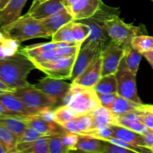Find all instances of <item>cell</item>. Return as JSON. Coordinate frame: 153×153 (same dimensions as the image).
<instances>
[{
    "label": "cell",
    "mask_w": 153,
    "mask_h": 153,
    "mask_svg": "<svg viewBox=\"0 0 153 153\" xmlns=\"http://www.w3.org/2000/svg\"><path fill=\"white\" fill-rule=\"evenodd\" d=\"M35 88L40 90L49 97L55 99L58 103H61L72 87V83H67L64 79L46 77L40 79L38 83L34 85Z\"/></svg>",
    "instance_id": "10"
},
{
    "label": "cell",
    "mask_w": 153,
    "mask_h": 153,
    "mask_svg": "<svg viewBox=\"0 0 153 153\" xmlns=\"http://www.w3.org/2000/svg\"><path fill=\"white\" fill-rule=\"evenodd\" d=\"M143 110L149 111L153 113V105H143Z\"/></svg>",
    "instance_id": "49"
},
{
    "label": "cell",
    "mask_w": 153,
    "mask_h": 153,
    "mask_svg": "<svg viewBox=\"0 0 153 153\" xmlns=\"http://www.w3.org/2000/svg\"><path fill=\"white\" fill-rule=\"evenodd\" d=\"M49 153H67L68 151L65 149L61 140V136H49Z\"/></svg>",
    "instance_id": "35"
},
{
    "label": "cell",
    "mask_w": 153,
    "mask_h": 153,
    "mask_svg": "<svg viewBox=\"0 0 153 153\" xmlns=\"http://www.w3.org/2000/svg\"><path fill=\"white\" fill-rule=\"evenodd\" d=\"M0 31L6 38L12 39L19 43L38 37H51L40 21L28 13L19 16L10 23L0 27Z\"/></svg>",
    "instance_id": "3"
},
{
    "label": "cell",
    "mask_w": 153,
    "mask_h": 153,
    "mask_svg": "<svg viewBox=\"0 0 153 153\" xmlns=\"http://www.w3.org/2000/svg\"><path fill=\"white\" fill-rule=\"evenodd\" d=\"M94 122V128L115 124L116 115L110 109L100 106L91 113ZM93 128V129H94Z\"/></svg>",
    "instance_id": "25"
},
{
    "label": "cell",
    "mask_w": 153,
    "mask_h": 153,
    "mask_svg": "<svg viewBox=\"0 0 153 153\" xmlns=\"http://www.w3.org/2000/svg\"><path fill=\"white\" fill-rule=\"evenodd\" d=\"M129 129L132 130V131H136V132L139 133L141 134H145L146 133L149 132L150 130L140 120H136L133 121L130 126H128Z\"/></svg>",
    "instance_id": "41"
},
{
    "label": "cell",
    "mask_w": 153,
    "mask_h": 153,
    "mask_svg": "<svg viewBox=\"0 0 153 153\" xmlns=\"http://www.w3.org/2000/svg\"><path fill=\"white\" fill-rule=\"evenodd\" d=\"M143 137H144L147 147L152 149V148L153 147V132L152 131H149L148 133L143 134Z\"/></svg>",
    "instance_id": "42"
},
{
    "label": "cell",
    "mask_w": 153,
    "mask_h": 153,
    "mask_svg": "<svg viewBox=\"0 0 153 153\" xmlns=\"http://www.w3.org/2000/svg\"><path fill=\"white\" fill-rule=\"evenodd\" d=\"M131 46L143 55V52L153 49V37L146 34L135 36L131 40Z\"/></svg>",
    "instance_id": "31"
},
{
    "label": "cell",
    "mask_w": 153,
    "mask_h": 153,
    "mask_svg": "<svg viewBox=\"0 0 153 153\" xmlns=\"http://www.w3.org/2000/svg\"><path fill=\"white\" fill-rule=\"evenodd\" d=\"M150 131H151V130H150ZM152 132H153V130H152Z\"/></svg>",
    "instance_id": "55"
},
{
    "label": "cell",
    "mask_w": 153,
    "mask_h": 153,
    "mask_svg": "<svg viewBox=\"0 0 153 153\" xmlns=\"http://www.w3.org/2000/svg\"><path fill=\"white\" fill-rule=\"evenodd\" d=\"M23 120L28 126L34 128L43 136H61L70 132V131L66 129L62 125L53 120L45 119L38 114L25 117Z\"/></svg>",
    "instance_id": "11"
},
{
    "label": "cell",
    "mask_w": 153,
    "mask_h": 153,
    "mask_svg": "<svg viewBox=\"0 0 153 153\" xmlns=\"http://www.w3.org/2000/svg\"><path fill=\"white\" fill-rule=\"evenodd\" d=\"M77 21H81L82 22L86 24L91 30V34H90L89 37L83 43H88L90 41H95V40L102 41L105 43H108L109 41H111L110 37H109L107 31L105 29L102 23L97 19L92 16L91 18Z\"/></svg>",
    "instance_id": "19"
},
{
    "label": "cell",
    "mask_w": 153,
    "mask_h": 153,
    "mask_svg": "<svg viewBox=\"0 0 153 153\" xmlns=\"http://www.w3.org/2000/svg\"><path fill=\"white\" fill-rule=\"evenodd\" d=\"M43 134H40V132H38L37 131H36L34 128H31L28 126V128H26V130L24 132L23 135L21 137V138L18 140L17 143L19 142H31L34 141V140H37L40 137H43Z\"/></svg>",
    "instance_id": "37"
},
{
    "label": "cell",
    "mask_w": 153,
    "mask_h": 153,
    "mask_svg": "<svg viewBox=\"0 0 153 153\" xmlns=\"http://www.w3.org/2000/svg\"><path fill=\"white\" fill-rule=\"evenodd\" d=\"M46 1H47V0H33L32 4H31V7H30L29 10H28V11L27 12V13H31V12L34 11V10H35L39 5H40V4H41L42 3L45 2Z\"/></svg>",
    "instance_id": "44"
},
{
    "label": "cell",
    "mask_w": 153,
    "mask_h": 153,
    "mask_svg": "<svg viewBox=\"0 0 153 153\" xmlns=\"http://www.w3.org/2000/svg\"><path fill=\"white\" fill-rule=\"evenodd\" d=\"M72 22L67 24L58 29L52 35V40L54 42H65V43H76L72 32Z\"/></svg>",
    "instance_id": "32"
},
{
    "label": "cell",
    "mask_w": 153,
    "mask_h": 153,
    "mask_svg": "<svg viewBox=\"0 0 153 153\" xmlns=\"http://www.w3.org/2000/svg\"><path fill=\"white\" fill-rule=\"evenodd\" d=\"M152 152H153V147L152 148Z\"/></svg>",
    "instance_id": "54"
},
{
    "label": "cell",
    "mask_w": 153,
    "mask_h": 153,
    "mask_svg": "<svg viewBox=\"0 0 153 153\" xmlns=\"http://www.w3.org/2000/svg\"><path fill=\"white\" fill-rule=\"evenodd\" d=\"M5 38V37L4 36V34H2V32H1V31H0V44L1 43V42L3 41V40Z\"/></svg>",
    "instance_id": "50"
},
{
    "label": "cell",
    "mask_w": 153,
    "mask_h": 153,
    "mask_svg": "<svg viewBox=\"0 0 153 153\" xmlns=\"http://www.w3.org/2000/svg\"><path fill=\"white\" fill-rule=\"evenodd\" d=\"M65 6L63 2V0H47L40 4L34 11L28 14L34 19L40 20L58 13Z\"/></svg>",
    "instance_id": "21"
},
{
    "label": "cell",
    "mask_w": 153,
    "mask_h": 153,
    "mask_svg": "<svg viewBox=\"0 0 153 153\" xmlns=\"http://www.w3.org/2000/svg\"><path fill=\"white\" fill-rule=\"evenodd\" d=\"M76 125L80 131V134L85 135L94 128V122L91 113L76 117L74 119Z\"/></svg>",
    "instance_id": "33"
},
{
    "label": "cell",
    "mask_w": 153,
    "mask_h": 153,
    "mask_svg": "<svg viewBox=\"0 0 153 153\" xmlns=\"http://www.w3.org/2000/svg\"><path fill=\"white\" fill-rule=\"evenodd\" d=\"M79 134L71 132V131L64 134V135L61 136L63 145L65 147V149L68 151V152L73 150L75 145L76 144L78 140H79Z\"/></svg>",
    "instance_id": "36"
},
{
    "label": "cell",
    "mask_w": 153,
    "mask_h": 153,
    "mask_svg": "<svg viewBox=\"0 0 153 153\" xmlns=\"http://www.w3.org/2000/svg\"><path fill=\"white\" fill-rule=\"evenodd\" d=\"M102 52L97 56L94 61L87 67L86 70L76 78L72 83L81 85L85 88H93L102 77Z\"/></svg>",
    "instance_id": "12"
},
{
    "label": "cell",
    "mask_w": 153,
    "mask_h": 153,
    "mask_svg": "<svg viewBox=\"0 0 153 153\" xmlns=\"http://www.w3.org/2000/svg\"><path fill=\"white\" fill-rule=\"evenodd\" d=\"M77 1L78 0H63V2H64V6L66 7H69L73 5V4H75Z\"/></svg>",
    "instance_id": "47"
},
{
    "label": "cell",
    "mask_w": 153,
    "mask_h": 153,
    "mask_svg": "<svg viewBox=\"0 0 153 153\" xmlns=\"http://www.w3.org/2000/svg\"><path fill=\"white\" fill-rule=\"evenodd\" d=\"M143 56L149 61V64H153V49L146 52H143Z\"/></svg>",
    "instance_id": "45"
},
{
    "label": "cell",
    "mask_w": 153,
    "mask_h": 153,
    "mask_svg": "<svg viewBox=\"0 0 153 153\" xmlns=\"http://www.w3.org/2000/svg\"><path fill=\"white\" fill-rule=\"evenodd\" d=\"M94 90L97 94H117V82L115 74L102 76Z\"/></svg>",
    "instance_id": "27"
},
{
    "label": "cell",
    "mask_w": 153,
    "mask_h": 153,
    "mask_svg": "<svg viewBox=\"0 0 153 153\" xmlns=\"http://www.w3.org/2000/svg\"><path fill=\"white\" fill-rule=\"evenodd\" d=\"M142 55V53L130 46L128 48L124 56L127 67L135 76H137V73L138 71Z\"/></svg>",
    "instance_id": "29"
},
{
    "label": "cell",
    "mask_w": 153,
    "mask_h": 153,
    "mask_svg": "<svg viewBox=\"0 0 153 153\" xmlns=\"http://www.w3.org/2000/svg\"><path fill=\"white\" fill-rule=\"evenodd\" d=\"M150 65L152 66V69H153V64H150Z\"/></svg>",
    "instance_id": "53"
},
{
    "label": "cell",
    "mask_w": 153,
    "mask_h": 153,
    "mask_svg": "<svg viewBox=\"0 0 153 153\" xmlns=\"http://www.w3.org/2000/svg\"><path fill=\"white\" fill-rule=\"evenodd\" d=\"M72 32L76 43H82L88 38L91 30L90 28L81 21H73L72 22Z\"/></svg>",
    "instance_id": "30"
},
{
    "label": "cell",
    "mask_w": 153,
    "mask_h": 153,
    "mask_svg": "<svg viewBox=\"0 0 153 153\" xmlns=\"http://www.w3.org/2000/svg\"><path fill=\"white\" fill-rule=\"evenodd\" d=\"M140 120L149 128L153 130V113L149 111L142 110L140 115Z\"/></svg>",
    "instance_id": "40"
},
{
    "label": "cell",
    "mask_w": 153,
    "mask_h": 153,
    "mask_svg": "<svg viewBox=\"0 0 153 153\" xmlns=\"http://www.w3.org/2000/svg\"><path fill=\"white\" fill-rule=\"evenodd\" d=\"M152 1H153V0H152Z\"/></svg>",
    "instance_id": "56"
},
{
    "label": "cell",
    "mask_w": 153,
    "mask_h": 153,
    "mask_svg": "<svg viewBox=\"0 0 153 153\" xmlns=\"http://www.w3.org/2000/svg\"><path fill=\"white\" fill-rule=\"evenodd\" d=\"M36 68L25 55L17 51L12 56L0 60V80L13 89L29 85L27 77Z\"/></svg>",
    "instance_id": "2"
},
{
    "label": "cell",
    "mask_w": 153,
    "mask_h": 153,
    "mask_svg": "<svg viewBox=\"0 0 153 153\" xmlns=\"http://www.w3.org/2000/svg\"><path fill=\"white\" fill-rule=\"evenodd\" d=\"M104 140L90 135L79 134V140L75 145L73 151L92 153H104Z\"/></svg>",
    "instance_id": "18"
},
{
    "label": "cell",
    "mask_w": 153,
    "mask_h": 153,
    "mask_svg": "<svg viewBox=\"0 0 153 153\" xmlns=\"http://www.w3.org/2000/svg\"><path fill=\"white\" fill-rule=\"evenodd\" d=\"M53 120L55 122L63 125L65 123L71 121L76 117V114L67 105H61L52 110Z\"/></svg>",
    "instance_id": "28"
},
{
    "label": "cell",
    "mask_w": 153,
    "mask_h": 153,
    "mask_svg": "<svg viewBox=\"0 0 153 153\" xmlns=\"http://www.w3.org/2000/svg\"><path fill=\"white\" fill-rule=\"evenodd\" d=\"M85 135H90L100 139V140H105L106 139L109 138V137H113V131H112L111 125L102 126L94 128L91 131L86 133Z\"/></svg>",
    "instance_id": "34"
},
{
    "label": "cell",
    "mask_w": 153,
    "mask_h": 153,
    "mask_svg": "<svg viewBox=\"0 0 153 153\" xmlns=\"http://www.w3.org/2000/svg\"><path fill=\"white\" fill-rule=\"evenodd\" d=\"M0 90H3V91H9V92L13 93L16 89H13L11 87H10L9 85H7V84H5L4 82H3L2 81L0 80Z\"/></svg>",
    "instance_id": "46"
},
{
    "label": "cell",
    "mask_w": 153,
    "mask_h": 153,
    "mask_svg": "<svg viewBox=\"0 0 153 153\" xmlns=\"http://www.w3.org/2000/svg\"><path fill=\"white\" fill-rule=\"evenodd\" d=\"M113 131V137L124 140L135 146L147 147L143 134H139L126 127L112 124L111 125Z\"/></svg>",
    "instance_id": "16"
},
{
    "label": "cell",
    "mask_w": 153,
    "mask_h": 153,
    "mask_svg": "<svg viewBox=\"0 0 153 153\" xmlns=\"http://www.w3.org/2000/svg\"><path fill=\"white\" fill-rule=\"evenodd\" d=\"M0 153H5V151H4V149H3L2 147H1V145H0Z\"/></svg>",
    "instance_id": "52"
},
{
    "label": "cell",
    "mask_w": 153,
    "mask_h": 153,
    "mask_svg": "<svg viewBox=\"0 0 153 153\" xmlns=\"http://www.w3.org/2000/svg\"><path fill=\"white\" fill-rule=\"evenodd\" d=\"M0 116H13V117H22L19 115L16 114L14 113H12L11 111L7 110L5 107L2 105L0 103Z\"/></svg>",
    "instance_id": "43"
},
{
    "label": "cell",
    "mask_w": 153,
    "mask_h": 153,
    "mask_svg": "<svg viewBox=\"0 0 153 153\" xmlns=\"http://www.w3.org/2000/svg\"><path fill=\"white\" fill-rule=\"evenodd\" d=\"M143 104L136 103L134 102L128 100V99L117 95L116 100L110 108V110L115 115H123L128 113V112L142 111L143 110Z\"/></svg>",
    "instance_id": "24"
},
{
    "label": "cell",
    "mask_w": 153,
    "mask_h": 153,
    "mask_svg": "<svg viewBox=\"0 0 153 153\" xmlns=\"http://www.w3.org/2000/svg\"><path fill=\"white\" fill-rule=\"evenodd\" d=\"M119 8L106 6L103 3L100 10L93 16L102 23L111 40L129 47L132 39L135 36L143 34L141 26L126 23L119 16Z\"/></svg>",
    "instance_id": "1"
},
{
    "label": "cell",
    "mask_w": 153,
    "mask_h": 153,
    "mask_svg": "<svg viewBox=\"0 0 153 153\" xmlns=\"http://www.w3.org/2000/svg\"><path fill=\"white\" fill-rule=\"evenodd\" d=\"M76 56L77 55L58 58L38 64L36 66V68L49 77L58 79H70Z\"/></svg>",
    "instance_id": "9"
},
{
    "label": "cell",
    "mask_w": 153,
    "mask_h": 153,
    "mask_svg": "<svg viewBox=\"0 0 153 153\" xmlns=\"http://www.w3.org/2000/svg\"><path fill=\"white\" fill-rule=\"evenodd\" d=\"M10 0H0V10L4 9L6 7Z\"/></svg>",
    "instance_id": "48"
},
{
    "label": "cell",
    "mask_w": 153,
    "mask_h": 153,
    "mask_svg": "<svg viewBox=\"0 0 153 153\" xmlns=\"http://www.w3.org/2000/svg\"><path fill=\"white\" fill-rule=\"evenodd\" d=\"M77 44L76 43H65V42H54L51 41L49 43H43L39 44L30 45V46H25L23 48H19V50L22 53L26 55L28 58L34 56L38 54L47 52V51L52 50V49H58L59 47H64L67 46Z\"/></svg>",
    "instance_id": "22"
},
{
    "label": "cell",
    "mask_w": 153,
    "mask_h": 153,
    "mask_svg": "<svg viewBox=\"0 0 153 153\" xmlns=\"http://www.w3.org/2000/svg\"><path fill=\"white\" fill-rule=\"evenodd\" d=\"M17 138L13 132L0 122V145L5 153H14Z\"/></svg>",
    "instance_id": "26"
},
{
    "label": "cell",
    "mask_w": 153,
    "mask_h": 153,
    "mask_svg": "<svg viewBox=\"0 0 153 153\" xmlns=\"http://www.w3.org/2000/svg\"><path fill=\"white\" fill-rule=\"evenodd\" d=\"M101 105L110 109L116 100L117 94H97Z\"/></svg>",
    "instance_id": "39"
},
{
    "label": "cell",
    "mask_w": 153,
    "mask_h": 153,
    "mask_svg": "<svg viewBox=\"0 0 153 153\" xmlns=\"http://www.w3.org/2000/svg\"><path fill=\"white\" fill-rule=\"evenodd\" d=\"M108 43L102 41H90L83 43L78 52L74 66L72 72L70 80L73 82L79 77L87 67L94 61L97 55L102 51Z\"/></svg>",
    "instance_id": "6"
},
{
    "label": "cell",
    "mask_w": 153,
    "mask_h": 153,
    "mask_svg": "<svg viewBox=\"0 0 153 153\" xmlns=\"http://www.w3.org/2000/svg\"><path fill=\"white\" fill-rule=\"evenodd\" d=\"M105 149L104 153H131L134 152L131 149H127V148L123 147V146H119V145L114 144L111 142L105 141Z\"/></svg>",
    "instance_id": "38"
},
{
    "label": "cell",
    "mask_w": 153,
    "mask_h": 153,
    "mask_svg": "<svg viewBox=\"0 0 153 153\" xmlns=\"http://www.w3.org/2000/svg\"><path fill=\"white\" fill-rule=\"evenodd\" d=\"M102 0H78L75 4L67 7L75 21L91 18L102 5Z\"/></svg>",
    "instance_id": "13"
},
{
    "label": "cell",
    "mask_w": 153,
    "mask_h": 153,
    "mask_svg": "<svg viewBox=\"0 0 153 153\" xmlns=\"http://www.w3.org/2000/svg\"><path fill=\"white\" fill-rule=\"evenodd\" d=\"M24 117H25L0 116V122L14 134L17 138V142L28 127V124L23 120Z\"/></svg>",
    "instance_id": "23"
},
{
    "label": "cell",
    "mask_w": 153,
    "mask_h": 153,
    "mask_svg": "<svg viewBox=\"0 0 153 153\" xmlns=\"http://www.w3.org/2000/svg\"><path fill=\"white\" fill-rule=\"evenodd\" d=\"M61 105H68L77 117L91 113L102 106L94 88H85L74 83H72L71 88L61 102Z\"/></svg>",
    "instance_id": "4"
},
{
    "label": "cell",
    "mask_w": 153,
    "mask_h": 153,
    "mask_svg": "<svg viewBox=\"0 0 153 153\" xmlns=\"http://www.w3.org/2000/svg\"><path fill=\"white\" fill-rule=\"evenodd\" d=\"M13 94L37 114H41L52 110L55 105L58 104L55 99L31 84L25 87L16 88Z\"/></svg>",
    "instance_id": "5"
},
{
    "label": "cell",
    "mask_w": 153,
    "mask_h": 153,
    "mask_svg": "<svg viewBox=\"0 0 153 153\" xmlns=\"http://www.w3.org/2000/svg\"><path fill=\"white\" fill-rule=\"evenodd\" d=\"M6 93H9V91H3V90H0V95H1V94H6Z\"/></svg>",
    "instance_id": "51"
},
{
    "label": "cell",
    "mask_w": 153,
    "mask_h": 153,
    "mask_svg": "<svg viewBox=\"0 0 153 153\" xmlns=\"http://www.w3.org/2000/svg\"><path fill=\"white\" fill-rule=\"evenodd\" d=\"M40 21L46 31L52 36L61 27L73 22L75 19L68 9L65 7L58 13L44 19H40Z\"/></svg>",
    "instance_id": "14"
},
{
    "label": "cell",
    "mask_w": 153,
    "mask_h": 153,
    "mask_svg": "<svg viewBox=\"0 0 153 153\" xmlns=\"http://www.w3.org/2000/svg\"><path fill=\"white\" fill-rule=\"evenodd\" d=\"M115 76L117 82L118 95L138 104H143L137 94L136 76L128 69L124 57L121 61Z\"/></svg>",
    "instance_id": "7"
},
{
    "label": "cell",
    "mask_w": 153,
    "mask_h": 153,
    "mask_svg": "<svg viewBox=\"0 0 153 153\" xmlns=\"http://www.w3.org/2000/svg\"><path fill=\"white\" fill-rule=\"evenodd\" d=\"M27 0H10L4 9L0 10V27L10 23L21 16Z\"/></svg>",
    "instance_id": "17"
},
{
    "label": "cell",
    "mask_w": 153,
    "mask_h": 153,
    "mask_svg": "<svg viewBox=\"0 0 153 153\" xmlns=\"http://www.w3.org/2000/svg\"><path fill=\"white\" fill-rule=\"evenodd\" d=\"M49 136H43L31 142L17 143L15 152L22 153H49Z\"/></svg>",
    "instance_id": "20"
},
{
    "label": "cell",
    "mask_w": 153,
    "mask_h": 153,
    "mask_svg": "<svg viewBox=\"0 0 153 153\" xmlns=\"http://www.w3.org/2000/svg\"><path fill=\"white\" fill-rule=\"evenodd\" d=\"M0 103L8 111L22 117H30L37 115L28 108L12 92L0 95Z\"/></svg>",
    "instance_id": "15"
},
{
    "label": "cell",
    "mask_w": 153,
    "mask_h": 153,
    "mask_svg": "<svg viewBox=\"0 0 153 153\" xmlns=\"http://www.w3.org/2000/svg\"><path fill=\"white\" fill-rule=\"evenodd\" d=\"M128 48L112 40L105 45L102 51V76L117 73Z\"/></svg>",
    "instance_id": "8"
}]
</instances>
